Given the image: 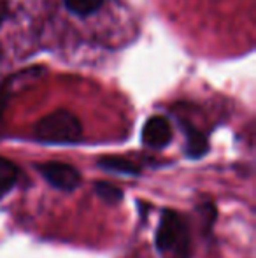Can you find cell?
I'll use <instances>...</instances> for the list:
<instances>
[{
  "label": "cell",
  "mask_w": 256,
  "mask_h": 258,
  "mask_svg": "<svg viewBox=\"0 0 256 258\" xmlns=\"http://www.w3.org/2000/svg\"><path fill=\"white\" fill-rule=\"evenodd\" d=\"M21 169L9 158L0 156V195H6L18 184Z\"/></svg>",
  "instance_id": "cell-7"
},
{
  "label": "cell",
  "mask_w": 256,
  "mask_h": 258,
  "mask_svg": "<svg viewBox=\"0 0 256 258\" xmlns=\"http://www.w3.org/2000/svg\"><path fill=\"white\" fill-rule=\"evenodd\" d=\"M154 241L163 258H190V228L178 211L165 209L161 213Z\"/></svg>",
  "instance_id": "cell-1"
},
{
  "label": "cell",
  "mask_w": 256,
  "mask_h": 258,
  "mask_svg": "<svg viewBox=\"0 0 256 258\" xmlns=\"http://www.w3.org/2000/svg\"><path fill=\"white\" fill-rule=\"evenodd\" d=\"M35 169L41 172V176L48 181L51 186L62 191H74L81 184V172L70 163L63 162H46L37 163Z\"/></svg>",
  "instance_id": "cell-3"
},
{
  "label": "cell",
  "mask_w": 256,
  "mask_h": 258,
  "mask_svg": "<svg viewBox=\"0 0 256 258\" xmlns=\"http://www.w3.org/2000/svg\"><path fill=\"white\" fill-rule=\"evenodd\" d=\"M185 134H186V155L190 158H202L205 153L209 151V143H207V137L197 130L195 126L188 125L185 123Z\"/></svg>",
  "instance_id": "cell-5"
},
{
  "label": "cell",
  "mask_w": 256,
  "mask_h": 258,
  "mask_svg": "<svg viewBox=\"0 0 256 258\" xmlns=\"http://www.w3.org/2000/svg\"><path fill=\"white\" fill-rule=\"evenodd\" d=\"M34 137L44 144H74L82 137V125L74 112L58 109L39 119Z\"/></svg>",
  "instance_id": "cell-2"
},
{
  "label": "cell",
  "mask_w": 256,
  "mask_h": 258,
  "mask_svg": "<svg viewBox=\"0 0 256 258\" xmlns=\"http://www.w3.org/2000/svg\"><path fill=\"white\" fill-rule=\"evenodd\" d=\"M172 141V126L163 116H151L142 128V143L153 150H163Z\"/></svg>",
  "instance_id": "cell-4"
},
{
  "label": "cell",
  "mask_w": 256,
  "mask_h": 258,
  "mask_svg": "<svg viewBox=\"0 0 256 258\" xmlns=\"http://www.w3.org/2000/svg\"><path fill=\"white\" fill-rule=\"evenodd\" d=\"M7 97H9V92H7V86H0V123H2V116L4 111H6L7 105Z\"/></svg>",
  "instance_id": "cell-10"
},
{
  "label": "cell",
  "mask_w": 256,
  "mask_h": 258,
  "mask_svg": "<svg viewBox=\"0 0 256 258\" xmlns=\"http://www.w3.org/2000/svg\"><path fill=\"white\" fill-rule=\"evenodd\" d=\"M99 167L107 172L125 174V176H139L140 174V167L123 156H104L99 160Z\"/></svg>",
  "instance_id": "cell-6"
},
{
  "label": "cell",
  "mask_w": 256,
  "mask_h": 258,
  "mask_svg": "<svg viewBox=\"0 0 256 258\" xmlns=\"http://www.w3.org/2000/svg\"><path fill=\"white\" fill-rule=\"evenodd\" d=\"M65 7L77 16H88L102 7L104 0H63Z\"/></svg>",
  "instance_id": "cell-8"
},
{
  "label": "cell",
  "mask_w": 256,
  "mask_h": 258,
  "mask_svg": "<svg viewBox=\"0 0 256 258\" xmlns=\"http://www.w3.org/2000/svg\"><path fill=\"white\" fill-rule=\"evenodd\" d=\"M95 191L99 194V197L102 199L104 202H107V204H118V202H121V199H123V191L111 183H100L99 181V183H95Z\"/></svg>",
  "instance_id": "cell-9"
}]
</instances>
